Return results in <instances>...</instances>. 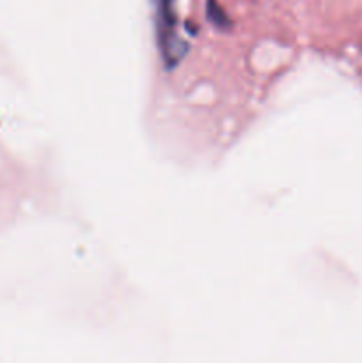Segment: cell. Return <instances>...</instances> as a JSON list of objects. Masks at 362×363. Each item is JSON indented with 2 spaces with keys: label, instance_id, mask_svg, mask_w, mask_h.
Segmentation results:
<instances>
[]
</instances>
